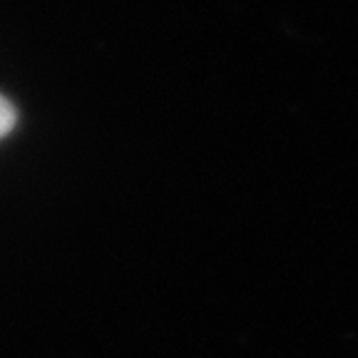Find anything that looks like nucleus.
I'll list each match as a JSON object with an SVG mask.
<instances>
[{
	"instance_id": "f257e3e1",
	"label": "nucleus",
	"mask_w": 358,
	"mask_h": 358,
	"mask_svg": "<svg viewBox=\"0 0 358 358\" xmlns=\"http://www.w3.org/2000/svg\"><path fill=\"white\" fill-rule=\"evenodd\" d=\"M13 124H15V110L6 97H0V137L10 132Z\"/></svg>"
}]
</instances>
